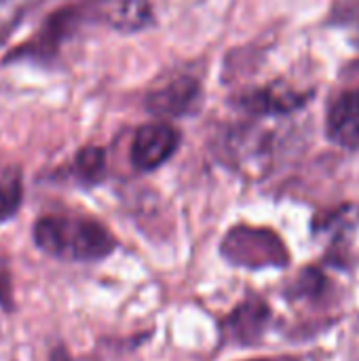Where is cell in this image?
<instances>
[{"instance_id": "obj_4", "label": "cell", "mask_w": 359, "mask_h": 361, "mask_svg": "<svg viewBox=\"0 0 359 361\" xmlns=\"http://www.w3.org/2000/svg\"><path fill=\"white\" fill-rule=\"evenodd\" d=\"M180 133L167 123H148L140 127L131 144V163L140 171L161 167L178 148Z\"/></svg>"}, {"instance_id": "obj_13", "label": "cell", "mask_w": 359, "mask_h": 361, "mask_svg": "<svg viewBox=\"0 0 359 361\" xmlns=\"http://www.w3.org/2000/svg\"><path fill=\"white\" fill-rule=\"evenodd\" d=\"M258 361H269V360H258Z\"/></svg>"}, {"instance_id": "obj_3", "label": "cell", "mask_w": 359, "mask_h": 361, "mask_svg": "<svg viewBox=\"0 0 359 361\" xmlns=\"http://www.w3.org/2000/svg\"><path fill=\"white\" fill-rule=\"evenodd\" d=\"M87 17L85 6H66L53 13L44 25L36 32V36L17 47L4 61H38L47 63L53 55H57L59 47L76 32L78 23Z\"/></svg>"}, {"instance_id": "obj_2", "label": "cell", "mask_w": 359, "mask_h": 361, "mask_svg": "<svg viewBox=\"0 0 359 361\" xmlns=\"http://www.w3.org/2000/svg\"><path fill=\"white\" fill-rule=\"evenodd\" d=\"M222 256L245 269H284L290 262V252L277 233L269 228L235 226L220 245Z\"/></svg>"}, {"instance_id": "obj_12", "label": "cell", "mask_w": 359, "mask_h": 361, "mask_svg": "<svg viewBox=\"0 0 359 361\" xmlns=\"http://www.w3.org/2000/svg\"><path fill=\"white\" fill-rule=\"evenodd\" d=\"M11 279L6 271H0V307L2 309H13V296H11Z\"/></svg>"}, {"instance_id": "obj_11", "label": "cell", "mask_w": 359, "mask_h": 361, "mask_svg": "<svg viewBox=\"0 0 359 361\" xmlns=\"http://www.w3.org/2000/svg\"><path fill=\"white\" fill-rule=\"evenodd\" d=\"M23 13L21 0H0V42L11 34Z\"/></svg>"}, {"instance_id": "obj_8", "label": "cell", "mask_w": 359, "mask_h": 361, "mask_svg": "<svg viewBox=\"0 0 359 361\" xmlns=\"http://www.w3.org/2000/svg\"><path fill=\"white\" fill-rule=\"evenodd\" d=\"M199 95V85L193 78H176L169 85H165L163 89L154 91L148 97V106L152 112L157 114H165V116H176V114H184L197 99Z\"/></svg>"}, {"instance_id": "obj_1", "label": "cell", "mask_w": 359, "mask_h": 361, "mask_svg": "<svg viewBox=\"0 0 359 361\" xmlns=\"http://www.w3.org/2000/svg\"><path fill=\"white\" fill-rule=\"evenodd\" d=\"M32 239L40 252L66 262H99L116 250L112 233L85 216H42Z\"/></svg>"}, {"instance_id": "obj_7", "label": "cell", "mask_w": 359, "mask_h": 361, "mask_svg": "<svg viewBox=\"0 0 359 361\" xmlns=\"http://www.w3.org/2000/svg\"><path fill=\"white\" fill-rule=\"evenodd\" d=\"M269 319H271V311L267 302L260 298H248L231 313L224 326L231 341L239 345H254L264 334Z\"/></svg>"}, {"instance_id": "obj_10", "label": "cell", "mask_w": 359, "mask_h": 361, "mask_svg": "<svg viewBox=\"0 0 359 361\" xmlns=\"http://www.w3.org/2000/svg\"><path fill=\"white\" fill-rule=\"evenodd\" d=\"M74 173L85 184H97L106 173V152L95 146L78 150L74 159Z\"/></svg>"}, {"instance_id": "obj_6", "label": "cell", "mask_w": 359, "mask_h": 361, "mask_svg": "<svg viewBox=\"0 0 359 361\" xmlns=\"http://www.w3.org/2000/svg\"><path fill=\"white\" fill-rule=\"evenodd\" d=\"M328 135L347 150H359V89L336 97L328 112Z\"/></svg>"}, {"instance_id": "obj_9", "label": "cell", "mask_w": 359, "mask_h": 361, "mask_svg": "<svg viewBox=\"0 0 359 361\" xmlns=\"http://www.w3.org/2000/svg\"><path fill=\"white\" fill-rule=\"evenodd\" d=\"M23 201V176L17 165L0 167V224L17 214Z\"/></svg>"}, {"instance_id": "obj_5", "label": "cell", "mask_w": 359, "mask_h": 361, "mask_svg": "<svg viewBox=\"0 0 359 361\" xmlns=\"http://www.w3.org/2000/svg\"><path fill=\"white\" fill-rule=\"evenodd\" d=\"M87 17H93L118 32H138L152 21L148 0H89Z\"/></svg>"}]
</instances>
